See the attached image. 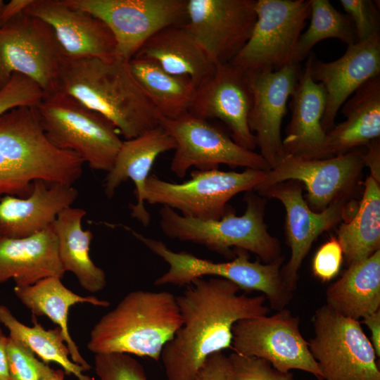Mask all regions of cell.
<instances>
[{
    "label": "cell",
    "instance_id": "cell-24",
    "mask_svg": "<svg viewBox=\"0 0 380 380\" xmlns=\"http://www.w3.org/2000/svg\"><path fill=\"white\" fill-rule=\"evenodd\" d=\"M310 65L308 55L291 96V118L282 139L283 153L284 156L319 159L327 133L322 127L327 94L323 85L312 78Z\"/></svg>",
    "mask_w": 380,
    "mask_h": 380
},
{
    "label": "cell",
    "instance_id": "cell-9",
    "mask_svg": "<svg viewBox=\"0 0 380 380\" xmlns=\"http://www.w3.org/2000/svg\"><path fill=\"white\" fill-rule=\"evenodd\" d=\"M65 59L52 28L37 17L24 12L0 27V89L18 73L44 94L58 91Z\"/></svg>",
    "mask_w": 380,
    "mask_h": 380
},
{
    "label": "cell",
    "instance_id": "cell-34",
    "mask_svg": "<svg viewBox=\"0 0 380 380\" xmlns=\"http://www.w3.org/2000/svg\"><path fill=\"white\" fill-rule=\"evenodd\" d=\"M310 24L299 38L295 56L296 63H300L312 48L325 39L335 38L347 46L358 42L350 18L338 11L329 1L310 0Z\"/></svg>",
    "mask_w": 380,
    "mask_h": 380
},
{
    "label": "cell",
    "instance_id": "cell-27",
    "mask_svg": "<svg viewBox=\"0 0 380 380\" xmlns=\"http://www.w3.org/2000/svg\"><path fill=\"white\" fill-rule=\"evenodd\" d=\"M134 58L151 60L169 73L189 77L196 87L215 68L186 23L160 30L143 44Z\"/></svg>",
    "mask_w": 380,
    "mask_h": 380
},
{
    "label": "cell",
    "instance_id": "cell-28",
    "mask_svg": "<svg viewBox=\"0 0 380 380\" xmlns=\"http://www.w3.org/2000/svg\"><path fill=\"white\" fill-rule=\"evenodd\" d=\"M14 293L33 315L46 316L56 324L62 332L72 361L84 371L91 369V365L82 356L70 334L68 324L69 310L79 303L107 307L110 304L108 301L94 296H80L64 286L61 279L56 277L42 279L30 286H15Z\"/></svg>",
    "mask_w": 380,
    "mask_h": 380
},
{
    "label": "cell",
    "instance_id": "cell-12",
    "mask_svg": "<svg viewBox=\"0 0 380 380\" xmlns=\"http://www.w3.org/2000/svg\"><path fill=\"white\" fill-rule=\"evenodd\" d=\"M160 125L175 141L170 170L179 178L191 167L210 170L227 165L263 171L271 168L260 153L243 148L208 120L189 112L174 119L161 118Z\"/></svg>",
    "mask_w": 380,
    "mask_h": 380
},
{
    "label": "cell",
    "instance_id": "cell-46",
    "mask_svg": "<svg viewBox=\"0 0 380 380\" xmlns=\"http://www.w3.org/2000/svg\"><path fill=\"white\" fill-rule=\"evenodd\" d=\"M65 372L63 369H56L54 374L44 380H64L65 379Z\"/></svg>",
    "mask_w": 380,
    "mask_h": 380
},
{
    "label": "cell",
    "instance_id": "cell-35",
    "mask_svg": "<svg viewBox=\"0 0 380 380\" xmlns=\"http://www.w3.org/2000/svg\"><path fill=\"white\" fill-rule=\"evenodd\" d=\"M6 357L11 380H44L55 373L26 346L9 336Z\"/></svg>",
    "mask_w": 380,
    "mask_h": 380
},
{
    "label": "cell",
    "instance_id": "cell-8",
    "mask_svg": "<svg viewBox=\"0 0 380 380\" xmlns=\"http://www.w3.org/2000/svg\"><path fill=\"white\" fill-rule=\"evenodd\" d=\"M266 171L246 169L243 172L193 170L182 183L167 182L156 175L148 176L144 187V201L161 205L188 217L220 220L234 209L228 202L241 192L255 190Z\"/></svg>",
    "mask_w": 380,
    "mask_h": 380
},
{
    "label": "cell",
    "instance_id": "cell-39",
    "mask_svg": "<svg viewBox=\"0 0 380 380\" xmlns=\"http://www.w3.org/2000/svg\"><path fill=\"white\" fill-rule=\"evenodd\" d=\"M228 357L232 380H294L293 373L280 372L265 360L235 353Z\"/></svg>",
    "mask_w": 380,
    "mask_h": 380
},
{
    "label": "cell",
    "instance_id": "cell-5",
    "mask_svg": "<svg viewBox=\"0 0 380 380\" xmlns=\"http://www.w3.org/2000/svg\"><path fill=\"white\" fill-rule=\"evenodd\" d=\"M129 230L169 265L168 270L154 281L155 286H186L197 279L213 276L231 281L245 291L262 293L272 308L277 310L285 308L292 298L293 292L286 287L281 275L283 256L262 264L258 260L251 261L248 251L236 248L232 260L213 262L186 251H173L161 241Z\"/></svg>",
    "mask_w": 380,
    "mask_h": 380
},
{
    "label": "cell",
    "instance_id": "cell-3",
    "mask_svg": "<svg viewBox=\"0 0 380 380\" xmlns=\"http://www.w3.org/2000/svg\"><path fill=\"white\" fill-rule=\"evenodd\" d=\"M182 324L174 294L133 291L94 326L87 348L95 355L125 353L158 361Z\"/></svg>",
    "mask_w": 380,
    "mask_h": 380
},
{
    "label": "cell",
    "instance_id": "cell-20",
    "mask_svg": "<svg viewBox=\"0 0 380 380\" xmlns=\"http://www.w3.org/2000/svg\"><path fill=\"white\" fill-rule=\"evenodd\" d=\"M310 53L311 77L326 91L322 127L327 132L348 97L366 82L380 75V35L348 46L345 53L331 62L324 63Z\"/></svg>",
    "mask_w": 380,
    "mask_h": 380
},
{
    "label": "cell",
    "instance_id": "cell-41",
    "mask_svg": "<svg viewBox=\"0 0 380 380\" xmlns=\"http://www.w3.org/2000/svg\"><path fill=\"white\" fill-rule=\"evenodd\" d=\"M194 380H232L231 363L222 352L210 355Z\"/></svg>",
    "mask_w": 380,
    "mask_h": 380
},
{
    "label": "cell",
    "instance_id": "cell-23",
    "mask_svg": "<svg viewBox=\"0 0 380 380\" xmlns=\"http://www.w3.org/2000/svg\"><path fill=\"white\" fill-rule=\"evenodd\" d=\"M77 196L71 185L34 180L27 197L6 196L0 200V236L21 239L42 232L71 207Z\"/></svg>",
    "mask_w": 380,
    "mask_h": 380
},
{
    "label": "cell",
    "instance_id": "cell-17",
    "mask_svg": "<svg viewBox=\"0 0 380 380\" xmlns=\"http://www.w3.org/2000/svg\"><path fill=\"white\" fill-rule=\"evenodd\" d=\"M255 0H187L186 25L215 64L230 63L248 40Z\"/></svg>",
    "mask_w": 380,
    "mask_h": 380
},
{
    "label": "cell",
    "instance_id": "cell-29",
    "mask_svg": "<svg viewBox=\"0 0 380 380\" xmlns=\"http://www.w3.org/2000/svg\"><path fill=\"white\" fill-rule=\"evenodd\" d=\"M326 305L336 312L359 320L380 309V250L350 265L329 285Z\"/></svg>",
    "mask_w": 380,
    "mask_h": 380
},
{
    "label": "cell",
    "instance_id": "cell-25",
    "mask_svg": "<svg viewBox=\"0 0 380 380\" xmlns=\"http://www.w3.org/2000/svg\"><path fill=\"white\" fill-rule=\"evenodd\" d=\"M53 224L32 236L12 239L0 236V284L13 279L17 286L65 274Z\"/></svg>",
    "mask_w": 380,
    "mask_h": 380
},
{
    "label": "cell",
    "instance_id": "cell-18",
    "mask_svg": "<svg viewBox=\"0 0 380 380\" xmlns=\"http://www.w3.org/2000/svg\"><path fill=\"white\" fill-rule=\"evenodd\" d=\"M251 105L247 75L230 62L216 64L213 74L197 87L189 112L205 120H220L237 144L254 151L255 138L248 126Z\"/></svg>",
    "mask_w": 380,
    "mask_h": 380
},
{
    "label": "cell",
    "instance_id": "cell-43",
    "mask_svg": "<svg viewBox=\"0 0 380 380\" xmlns=\"http://www.w3.org/2000/svg\"><path fill=\"white\" fill-rule=\"evenodd\" d=\"M371 332V343L376 356H380V309L362 318Z\"/></svg>",
    "mask_w": 380,
    "mask_h": 380
},
{
    "label": "cell",
    "instance_id": "cell-11",
    "mask_svg": "<svg viewBox=\"0 0 380 380\" xmlns=\"http://www.w3.org/2000/svg\"><path fill=\"white\" fill-rule=\"evenodd\" d=\"M312 322L308 346L322 380H380L377 356L359 320L324 305L315 311Z\"/></svg>",
    "mask_w": 380,
    "mask_h": 380
},
{
    "label": "cell",
    "instance_id": "cell-4",
    "mask_svg": "<svg viewBox=\"0 0 380 380\" xmlns=\"http://www.w3.org/2000/svg\"><path fill=\"white\" fill-rule=\"evenodd\" d=\"M243 200V215H236L233 210L220 220H211L185 217L162 206L159 225L170 239L203 246L227 258H233L234 249L241 248L255 253L264 263L274 262L281 257V249L265 222V199L251 191L246 192Z\"/></svg>",
    "mask_w": 380,
    "mask_h": 380
},
{
    "label": "cell",
    "instance_id": "cell-21",
    "mask_svg": "<svg viewBox=\"0 0 380 380\" xmlns=\"http://www.w3.org/2000/svg\"><path fill=\"white\" fill-rule=\"evenodd\" d=\"M25 12L51 26L67 58L116 56V42L111 31L89 12L63 0H33Z\"/></svg>",
    "mask_w": 380,
    "mask_h": 380
},
{
    "label": "cell",
    "instance_id": "cell-19",
    "mask_svg": "<svg viewBox=\"0 0 380 380\" xmlns=\"http://www.w3.org/2000/svg\"><path fill=\"white\" fill-rule=\"evenodd\" d=\"M300 73V63H291L274 71L246 74L252 95L248 126L271 168L284 156L281 124Z\"/></svg>",
    "mask_w": 380,
    "mask_h": 380
},
{
    "label": "cell",
    "instance_id": "cell-16",
    "mask_svg": "<svg viewBox=\"0 0 380 380\" xmlns=\"http://www.w3.org/2000/svg\"><path fill=\"white\" fill-rule=\"evenodd\" d=\"M303 189L300 182L287 180L256 192L262 197L277 199L285 208L286 236L291 255L281 268V275L292 292L296 289L298 271L313 242L321 234L349 220L357 208L353 198H343L316 213L309 208Z\"/></svg>",
    "mask_w": 380,
    "mask_h": 380
},
{
    "label": "cell",
    "instance_id": "cell-36",
    "mask_svg": "<svg viewBox=\"0 0 380 380\" xmlns=\"http://www.w3.org/2000/svg\"><path fill=\"white\" fill-rule=\"evenodd\" d=\"M94 369L101 380H148L142 365L125 353L95 355Z\"/></svg>",
    "mask_w": 380,
    "mask_h": 380
},
{
    "label": "cell",
    "instance_id": "cell-44",
    "mask_svg": "<svg viewBox=\"0 0 380 380\" xmlns=\"http://www.w3.org/2000/svg\"><path fill=\"white\" fill-rule=\"evenodd\" d=\"M32 1L33 0H11L8 3H5L1 15V27L24 13Z\"/></svg>",
    "mask_w": 380,
    "mask_h": 380
},
{
    "label": "cell",
    "instance_id": "cell-42",
    "mask_svg": "<svg viewBox=\"0 0 380 380\" xmlns=\"http://www.w3.org/2000/svg\"><path fill=\"white\" fill-rule=\"evenodd\" d=\"M380 139L371 141L367 146V151L363 156L365 165L369 169L371 176L380 183Z\"/></svg>",
    "mask_w": 380,
    "mask_h": 380
},
{
    "label": "cell",
    "instance_id": "cell-30",
    "mask_svg": "<svg viewBox=\"0 0 380 380\" xmlns=\"http://www.w3.org/2000/svg\"><path fill=\"white\" fill-rule=\"evenodd\" d=\"M86 214L82 208L69 207L58 215L53 227L65 272L73 273L84 290L97 293L105 288L106 276L89 255L93 234L89 229H82V220Z\"/></svg>",
    "mask_w": 380,
    "mask_h": 380
},
{
    "label": "cell",
    "instance_id": "cell-47",
    "mask_svg": "<svg viewBox=\"0 0 380 380\" xmlns=\"http://www.w3.org/2000/svg\"><path fill=\"white\" fill-rule=\"evenodd\" d=\"M4 5H5V2L3 0H0V27H1V15H2Z\"/></svg>",
    "mask_w": 380,
    "mask_h": 380
},
{
    "label": "cell",
    "instance_id": "cell-15",
    "mask_svg": "<svg viewBox=\"0 0 380 380\" xmlns=\"http://www.w3.org/2000/svg\"><path fill=\"white\" fill-rule=\"evenodd\" d=\"M299 326V317L285 308L271 316L239 320L232 328V349L243 356L265 360L280 372L300 369L322 380Z\"/></svg>",
    "mask_w": 380,
    "mask_h": 380
},
{
    "label": "cell",
    "instance_id": "cell-38",
    "mask_svg": "<svg viewBox=\"0 0 380 380\" xmlns=\"http://www.w3.org/2000/svg\"><path fill=\"white\" fill-rule=\"evenodd\" d=\"M347 15L350 18L358 42L380 35L379 7L370 0H341Z\"/></svg>",
    "mask_w": 380,
    "mask_h": 380
},
{
    "label": "cell",
    "instance_id": "cell-14",
    "mask_svg": "<svg viewBox=\"0 0 380 380\" xmlns=\"http://www.w3.org/2000/svg\"><path fill=\"white\" fill-rule=\"evenodd\" d=\"M365 152L358 148L323 159L284 156L270 170L255 191L287 180H297L307 191L305 201L319 213L331 203L353 198L362 176Z\"/></svg>",
    "mask_w": 380,
    "mask_h": 380
},
{
    "label": "cell",
    "instance_id": "cell-33",
    "mask_svg": "<svg viewBox=\"0 0 380 380\" xmlns=\"http://www.w3.org/2000/svg\"><path fill=\"white\" fill-rule=\"evenodd\" d=\"M0 323L9 331V337L23 343L44 363L56 362L66 374L75 375L78 380H92L83 374L84 370L81 366L69 357L68 348L58 327L46 330L34 319L33 327L25 325L1 304Z\"/></svg>",
    "mask_w": 380,
    "mask_h": 380
},
{
    "label": "cell",
    "instance_id": "cell-40",
    "mask_svg": "<svg viewBox=\"0 0 380 380\" xmlns=\"http://www.w3.org/2000/svg\"><path fill=\"white\" fill-rule=\"evenodd\" d=\"M343 260L340 243L336 238L331 237L319 247L313 258V274L322 281H330L338 274Z\"/></svg>",
    "mask_w": 380,
    "mask_h": 380
},
{
    "label": "cell",
    "instance_id": "cell-26",
    "mask_svg": "<svg viewBox=\"0 0 380 380\" xmlns=\"http://www.w3.org/2000/svg\"><path fill=\"white\" fill-rule=\"evenodd\" d=\"M346 120L326 133L319 159L345 154L380 137V75L362 85L341 106Z\"/></svg>",
    "mask_w": 380,
    "mask_h": 380
},
{
    "label": "cell",
    "instance_id": "cell-13",
    "mask_svg": "<svg viewBox=\"0 0 380 380\" xmlns=\"http://www.w3.org/2000/svg\"><path fill=\"white\" fill-rule=\"evenodd\" d=\"M89 12L110 29L116 56L131 61L160 30L186 23L187 0H63Z\"/></svg>",
    "mask_w": 380,
    "mask_h": 380
},
{
    "label": "cell",
    "instance_id": "cell-32",
    "mask_svg": "<svg viewBox=\"0 0 380 380\" xmlns=\"http://www.w3.org/2000/svg\"><path fill=\"white\" fill-rule=\"evenodd\" d=\"M129 64L134 78L162 118L174 119L189 111L197 87L189 77L169 73L145 58H133Z\"/></svg>",
    "mask_w": 380,
    "mask_h": 380
},
{
    "label": "cell",
    "instance_id": "cell-45",
    "mask_svg": "<svg viewBox=\"0 0 380 380\" xmlns=\"http://www.w3.org/2000/svg\"><path fill=\"white\" fill-rule=\"evenodd\" d=\"M8 338L0 328V380H11L6 357Z\"/></svg>",
    "mask_w": 380,
    "mask_h": 380
},
{
    "label": "cell",
    "instance_id": "cell-2",
    "mask_svg": "<svg viewBox=\"0 0 380 380\" xmlns=\"http://www.w3.org/2000/svg\"><path fill=\"white\" fill-rule=\"evenodd\" d=\"M110 59H65L58 91L109 120L125 140L160 125L161 115L134 78L129 64Z\"/></svg>",
    "mask_w": 380,
    "mask_h": 380
},
{
    "label": "cell",
    "instance_id": "cell-22",
    "mask_svg": "<svg viewBox=\"0 0 380 380\" xmlns=\"http://www.w3.org/2000/svg\"><path fill=\"white\" fill-rule=\"evenodd\" d=\"M175 148V139L159 125L135 138L123 141L113 166L104 179L103 191L108 198L127 179L134 182L137 202L129 205L130 213L144 227L151 222L144 198L146 181L158 157Z\"/></svg>",
    "mask_w": 380,
    "mask_h": 380
},
{
    "label": "cell",
    "instance_id": "cell-31",
    "mask_svg": "<svg viewBox=\"0 0 380 380\" xmlns=\"http://www.w3.org/2000/svg\"><path fill=\"white\" fill-rule=\"evenodd\" d=\"M353 215L341 222L337 237L348 266L366 260L380 250V183L368 176Z\"/></svg>",
    "mask_w": 380,
    "mask_h": 380
},
{
    "label": "cell",
    "instance_id": "cell-1",
    "mask_svg": "<svg viewBox=\"0 0 380 380\" xmlns=\"http://www.w3.org/2000/svg\"><path fill=\"white\" fill-rule=\"evenodd\" d=\"M241 291L227 279L202 277L176 297L182 324L160 355L167 380H194L210 355L232 349L236 322L270 312L263 294Z\"/></svg>",
    "mask_w": 380,
    "mask_h": 380
},
{
    "label": "cell",
    "instance_id": "cell-7",
    "mask_svg": "<svg viewBox=\"0 0 380 380\" xmlns=\"http://www.w3.org/2000/svg\"><path fill=\"white\" fill-rule=\"evenodd\" d=\"M0 149L28 181L72 184L84 161L55 146L46 136L35 106H20L0 115Z\"/></svg>",
    "mask_w": 380,
    "mask_h": 380
},
{
    "label": "cell",
    "instance_id": "cell-10",
    "mask_svg": "<svg viewBox=\"0 0 380 380\" xmlns=\"http://www.w3.org/2000/svg\"><path fill=\"white\" fill-rule=\"evenodd\" d=\"M310 10V0H255L251 34L231 63L246 74L296 63L298 42Z\"/></svg>",
    "mask_w": 380,
    "mask_h": 380
},
{
    "label": "cell",
    "instance_id": "cell-37",
    "mask_svg": "<svg viewBox=\"0 0 380 380\" xmlns=\"http://www.w3.org/2000/svg\"><path fill=\"white\" fill-rule=\"evenodd\" d=\"M44 96L41 87L27 77L13 73L0 89V115L20 106H37Z\"/></svg>",
    "mask_w": 380,
    "mask_h": 380
},
{
    "label": "cell",
    "instance_id": "cell-6",
    "mask_svg": "<svg viewBox=\"0 0 380 380\" xmlns=\"http://www.w3.org/2000/svg\"><path fill=\"white\" fill-rule=\"evenodd\" d=\"M35 107L42 129L55 146L75 153L91 169L111 170L123 141L109 120L60 91L45 94Z\"/></svg>",
    "mask_w": 380,
    "mask_h": 380
}]
</instances>
